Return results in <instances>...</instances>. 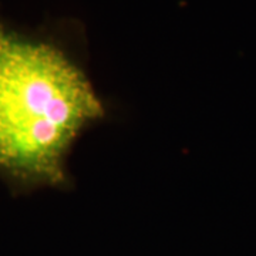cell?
Here are the masks:
<instances>
[{
	"mask_svg": "<svg viewBox=\"0 0 256 256\" xmlns=\"http://www.w3.org/2000/svg\"><path fill=\"white\" fill-rule=\"evenodd\" d=\"M104 114L66 47L0 20V175L18 188L66 185L73 144Z\"/></svg>",
	"mask_w": 256,
	"mask_h": 256,
	"instance_id": "6da1fadb",
	"label": "cell"
}]
</instances>
